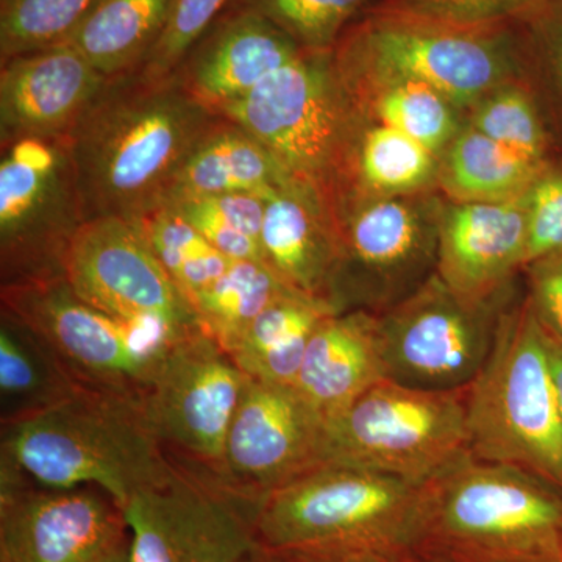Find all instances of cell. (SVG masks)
<instances>
[{
  "label": "cell",
  "instance_id": "obj_29",
  "mask_svg": "<svg viewBox=\"0 0 562 562\" xmlns=\"http://www.w3.org/2000/svg\"><path fill=\"white\" fill-rule=\"evenodd\" d=\"M292 291L265 261L233 260L192 308L202 331L232 353L257 317Z\"/></svg>",
  "mask_w": 562,
  "mask_h": 562
},
{
  "label": "cell",
  "instance_id": "obj_5",
  "mask_svg": "<svg viewBox=\"0 0 562 562\" xmlns=\"http://www.w3.org/2000/svg\"><path fill=\"white\" fill-rule=\"evenodd\" d=\"M428 483L341 464H322L269 492L255 535L272 553L360 549L409 557L424 550Z\"/></svg>",
  "mask_w": 562,
  "mask_h": 562
},
{
  "label": "cell",
  "instance_id": "obj_9",
  "mask_svg": "<svg viewBox=\"0 0 562 562\" xmlns=\"http://www.w3.org/2000/svg\"><path fill=\"white\" fill-rule=\"evenodd\" d=\"M2 310L27 324L85 390L138 398L173 341L169 333L94 308L65 277L0 288Z\"/></svg>",
  "mask_w": 562,
  "mask_h": 562
},
{
  "label": "cell",
  "instance_id": "obj_38",
  "mask_svg": "<svg viewBox=\"0 0 562 562\" xmlns=\"http://www.w3.org/2000/svg\"><path fill=\"white\" fill-rule=\"evenodd\" d=\"M527 217L525 268L562 254V160L547 161L532 181L527 191Z\"/></svg>",
  "mask_w": 562,
  "mask_h": 562
},
{
  "label": "cell",
  "instance_id": "obj_37",
  "mask_svg": "<svg viewBox=\"0 0 562 562\" xmlns=\"http://www.w3.org/2000/svg\"><path fill=\"white\" fill-rule=\"evenodd\" d=\"M547 0H380L373 10L461 25L522 20Z\"/></svg>",
  "mask_w": 562,
  "mask_h": 562
},
{
  "label": "cell",
  "instance_id": "obj_1",
  "mask_svg": "<svg viewBox=\"0 0 562 562\" xmlns=\"http://www.w3.org/2000/svg\"><path fill=\"white\" fill-rule=\"evenodd\" d=\"M220 121L177 72L109 79L68 133L85 221L136 224L168 205L184 162Z\"/></svg>",
  "mask_w": 562,
  "mask_h": 562
},
{
  "label": "cell",
  "instance_id": "obj_6",
  "mask_svg": "<svg viewBox=\"0 0 562 562\" xmlns=\"http://www.w3.org/2000/svg\"><path fill=\"white\" fill-rule=\"evenodd\" d=\"M422 552L457 562L562 561V491L465 452L428 482Z\"/></svg>",
  "mask_w": 562,
  "mask_h": 562
},
{
  "label": "cell",
  "instance_id": "obj_33",
  "mask_svg": "<svg viewBox=\"0 0 562 562\" xmlns=\"http://www.w3.org/2000/svg\"><path fill=\"white\" fill-rule=\"evenodd\" d=\"M168 205L231 260L265 261L261 246L265 199L254 194L194 195Z\"/></svg>",
  "mask_w": 562,
  "mask_h": 562
},
{
  "label": "cell",
  "instance_id": "obj_18",
  "mask_svg": "<svg viewBox=\"0 0 562 562\" xmlns=\"http://www.w3.org/2000/svg\"><path fill=\"white\" fill-rule=\"evenodd\" d=\"M106 79L69 43L2 63L0 139L68 135L98 99Z\"/></svg>",
  "mask_w": 562,
  "mask_h": 562
},
{
  "label": "cell",
  "instance_id": "obj_11",
  "mask_svg": "<svg viewBox=\"0 0 562 562\" xmlns=\"http://www.w3.org/2000/svg\"><path fill=\"white\" fill-rule=\"evenodd\" d=\"M85 222L69 135L25 136L2 146V286L65 277L74 236Z\"/></svg>",
  "mask_w": 562,
  "mask_h": 562
},
{
  "label": "cell",
  "instance_id": "obj_34",
  "mask_svg": "<svg viewBox=\"0 0 562 562\" xmlns=\"http://www.w3.org/2000/svg\"><path fill=\"white\" fill-rule=\"evenodd\" d=\"M98 0H0L3 61L65 43Z\"/></svg>",
  "mask_w": 562,
  "mask_h": 562
},
{
  "label": "cell",
  "instance_id": "obj_13",
  "mask_svg": "<svg viewBox=\"0 0 562 562\" xmlns=\"http://www.w3.org/2000/svg\"><path fill=\"white\" fill-rule=\"evenodd\" d=\"M247 382L231 353L198 331L168 347L140 408L172 461L221 483L228 428Z\"/></svg>",
  "mask_w": 562,
  "mask_h": 562
},
{
  "label": "cell",
  "instance_id": "obj_35",
  "mask_svg": "<svg viewBox=\"0 0 562 562\" xmlns=\"http://www.w3.org/2000/svg\"><path fill=\"white\" fill-rule=\"evenodd\" d=\"M290 35L302 49L333 50L349 22L371 0H241Z\"/></svg>",
  "mask_w": 562,
  "mask_h": 562
},
{
  "label": "cell",
  "instance_id": "obj_7",
  "mask_svg": "<svg viewBox=\"0 0 562 562\" xmlns=\"http://www.w3.org/2000/svg\"><path fill=\"white\" fill-rule=\"evenodd\" d=\"M468 450L562 491V422L549 338L527 299L503 313L486 362L465 390Z\"/></svg>",
  "mask_w": 562,
  "mask_h": 562
},
{
  "label": "cell",
  "instance_id": "obj_20",
  "mask_svg": "<svg viewBox=\"0 0 562 562\" xmlns=\"http://www.w3.org/2000/svg\"><path fill=\"white\" fill-rule=\"evenodd\" d=\"M305 52L273 22L241 10L214 32L188 65L181 83L217 114Z\"/></svg>",
  "mask_w": 562,
  "mask_h": 562
},
{
  "label": "cell",
  "instance_id": "obj_42",
  "mask_svg": "<svg viewBox=\"0 0 562 562\" xmlns=\"http://www.w3.org/2000/svg\"><path fill=\"white\" fill-rule=\"evenodd\" d=\"M547 338H549L550 361H552L554 384H557L558 403H560L562 422V344L554 341L549 335H547Z\"/></svg>",
  "mask_w": 562,
  "mask_h": 562
},
{
  "label": "cell",
  "instance_id": "obj_4",
  "mask_svg": "<svg viewBox=\"0 0 562 562\" xmlns=\"http://www.w3.org/2000/svg\"><path fill=\"white\" fill-rule=\"evenodd\" d=\"M217 114L261 144L338 228L369 121L339 76L333 50L303 52Z\"/></svg>",
  "mask_w": 562,
  "mask_h": 562
},
{
  "label": "cell",
  "instance_id": "obj_41",
  "mask_svg": "<svg viewBox=\"0 0 562 562\" xmlns=\"http://www.w3.org/2000/svg\"><path fill=\"white\" fill-rule=\"evenodd\" d=\"M280 562H405L408 557L360 549H313L276 553Z\"/></svg>",
  "mask_w": 562,
  "mask_h": 562
},
{
  "label": "cell",
  "instance_id": "obj_22",
  "mask_svg": "<svg viewBox=\"0 0 562 562\" xmlns=\"http://www.w3.org/2000/svg\"><path fill=\"white\" fill-rule=\"evenodd\" d=\"M261 246L266 265L288 286L330 303L339 235L335 222L313 195L301 190L284 191L266 201Z\"/></svg>",
  "mask_w": 562,
  "mask_h": 562
},
{
  "label": "cell",
  "instance_id": "obj_21",
  "mask_svg": "<svg viewBox=\"0 0 562 562\" xmlns=\"http://www.w3.org/2000/svg\"><path fill=\"white\" fill-rule=\"evenodd\" d=\"M383 380L379 316L357 310L331 314L314 330L294 387L328 420Z\"/></svg>",
  "mask_w": 562,
  "mask_h": 562
},
{
  "label": "cell",
  "instance_id": "obj_27",
  "mask_svg": "<svg viewBox=\"0 0 562 562\" xmlns=\"http://www.w3.org/2000/svg\"><path fill=\"white\" fill-rule=\"evenodd\" d=\"M536 165L465 124L439 158L438 192L454 203H502L522 198Z\"/></svg>",
  "mask_w": 562,
  "mask_h": 562
},
{
  "label": "cell",
  "instance_id": "obj_45",
  "mask_svg": "<svg viewBox=\"0 0 562 562\" xmlns=\"http://www.w3.org/2000/svg\"><path fill=\"white\" fill-rule=\"evenodd\" d=\"M405 562H457L450 560V558L443 557V554L432 552H419L409 554Z\"/></svg>",
  "mask_w": 562,
  "mask_h": 562
},
{
  "label": "cell",
  "instance_id": "obj_26",
  "mask_svg": "<svg viewBox=\"0 0 562 562\" xmlns=\"http://www.w3.org/2000/svg\"><path fill=\"white\" fill-rule=\"evenodd\" d=\"M172 0H98L65 43L106 79L138 69L160 40Z\"/></svg>",
  "mask_w": 562,
  "mask_h": 562
},
{
  "label": "cell",
  "instance_id": "obj_36",
  "mask_svg": "<svg viewBox=\"0 0 562 562\" xmlns=\"http://www.w3.org/2000/svg\"><path fill=\"white\" fill-rule=\"evenodd\" d=\"M227 0H172L160 40L138 69L147 76H172Z\"/></svg>",
  "mask_w": 562,
  "mask_h": 562
},
{
  "label": "cell",
  "instance_id": "obj_14",
  "mask_svg": "<svg viewBox=\"0 0 562 562\" xmlns=\"http://www.w3.org/2000/svg\"><path fill=\"white\" fill-rule=\"evenodd\" d=\"M172 462L176 471L165 486L122 506L132 562H233L260 546L255 535L260 503Z\"/></svg>",
  "mask_w": 562,
  "mask_h": 562
},
{
  "label": "cell",
  "instance_id": "obj_2",
  "mask_svg": "<svg viewBox=\"0 0 562 562\" xmlns=\"http://www.w3.org/2000/svg\"><path fill=\"white\" fill-rule=\"evenodd\" d=\"M0 425V476L101 487L121 508L176 471L138 398L81 387L46 412Z\"/></svg>",
  "mask_w": 562,
  "mask_h": 562
},
{
  "label": "cell",
  "instance_id": "obj_17",
  "mask_svg": "<svg viewBox=\"0 0 562 562\" xmlns=\"http://www.w3.org/2000/svg\"><path fill=\"white\" fill-rule=\"evenodd\" d=\"M325 420L294 386L250 379L225 442L221 483L261 503L322 464Z\"/></svg>",
  "mask_w": 562,
  "mask_h": 562
},
{
  "label": "cell",
  "instance_id": "obj_12",
  "mask_svg": "<svg viewBox=\"0 0 562 562\" xmlns=\"http://www.w3.org/2000/svg\"><path fill=\"white\" fill-rule=\"evenodd\" d=\"M509 290L472 301L438 273L379 316L386 379L427 391L465 390L482 371L497 338Z\"/></svg>",
  "mask_w": 562,
  "mask_h": 562
},
{
  "label": "cell",
  "instance_id": "obj_28",
  "mask_svg": "<svg viewBox=\"0 0 562 562\" xmlns=\"http://www.w3.org/2000/svg\"><path fill=\"white\" fill-rule=\"evenodd\" d=\"M438 173L439 157L427 147L395 128L368 122L355 154L347 209L369 199L438 191Z\"/></svg>",
  "mask_w": 562,
  "mask_h": 562
},
{
  "label": "cell",
  "instance_id": "obj_25",
  "mask_svg": "<svg viewBox=\"0 0 562 562\" xmlns=\"http://www.w3.org/2000/svg\"><path fill=\"white\" fill-rule=\"evenodd\" d=\"M81 390L35 331L2 310L0 424L46 412Z\"/></svg>",
  "mask_w": 562,
  "mask_h": 562
},
{
  "label": "cell",
  "instance_id": "obj_43",
  "mask_svg": "<svg viewBox=\"0 0 562 562\" xmlns=\"http://www.w3.org/2000/svg\"><path fill=\"white\" fill-rule=\"evenodd\" d=\"M233 562H280V558L276 553L258 546L257 549L251 550V552L244 554L243 558Z\"/></svg>",
  "mask_w": 562,
  "mask_h": 562
},
{
  "label": "cell",
  "instance_id": "obj_31",
  "mask_svg": "<svg viewBox=\"0 0 562 562\" xmlns=\"http://www.w3.org/2000/svg\"><path fill=\"white\" fill-rule=\"evenodd\" d=\"M136 225L191 305L232 265L172 206L147 214Z\"/></svg>",
  "mask_w": 562,
  "mask_h": 562
},
{
  "label": "cell",
  "instance_id": "obj_32",
  "mask_svg": "<svg viewBox=\"0 0 562 562\" xmlns=\"http://www.w3.org/2000/svg\"><path fill=\"white\" fill-rule=\"evenodd\" d=\"M531 83L513 81L492 91L465 113V124L525 160L546 165L550 136Z\"/></svg>",
  "mask_w": 562,
  "mask_h": 562
},
{
  "label": "cell",
  "instance_id": "obj_10",
  "mask_svg": "<svg viewBox=\"0 0 562 562\" xmlns=\"http://www.w3.org/2000/svg\"><path fill=\"white\" fill-rule=\"evenodd\" d=\"M443 203L438 191L351 203L338 222L333 308L382 314L419 290L438 266Z\"/></svg>",
  "mask_w": 562,
  "mask_h": 562
},
{
  "label": "cell",
  "instance_id": "obj_15",
  "mask_svg": "<svg viewBox=\"0 0 562 562\" xmlns=\"http://www.w3.org/2000/svg\"><path fill=\"white\" fill-rule=\"evenodd\" d=\"M65 280L81 301L117 319L173 338L202 331L191 303L133 222L85 221L66 255Z\"/></svg>",
  "mask_w": 562,
  "mask_h": 562
},
{
  "label": "cell",
  "instance_id": "obj_3",
  "mask_svg": "<svg viewBox=\"0 0 562 562\" xmlns=\"http://www.w3.org/2000/svg\"><path fill=\"white\" fill-rule=\"evenodd\" d=\"M333 54L350 92L416 81L464 114L492 91L531 80L532 72L520 21L461 25L372 9L344 32Z\"/></svg>",
  "mask_w": 562,
  "mask_h": 562
},
{
  "label": "cell",
  "instance_id": "obj_24",
  "mask_svg": "<svg viewBox=\"0 0 562 562\" xmlns=\"http://www.w3.org/2000/svg\"><path fill=\"white\" fill-rule=\"evenodd\" d=\"M336 313L330 303L292 291L257 317L231 357L250 379L294 386L310 338Z\"/></svg>",
  "mask_w": 562,
  "mask_h": 562
},
{
  "label": "cell",
  "instance_id": "obj_30",
  "mask_svg": "<svg viewBox=\"0 0 562 562\" xmlns=\"http://www.w3.org/2000/svg\"><path fill=\"white\" fill-rule=\"evenodd\" d=\"M350 94L366 120L395 128L439 158L465 125L464 111L416 81H391Z\"/></svg>",
  "mask_w": 562,
  "mask_h": 562
},
{
  "label": "cell",
  "instance_id": "obj_39",
  "mask_svg": "<svg viewBox=\"0 0 562 562\" xmlns=\"http://www.w3.org/2000/svg\"><path fill=\"white\" fill-rule=\"evenodd\" d=\"M519 21L532 70L546 72L562 99V0H547Z\"/></svg>",
  "mask_w": 562,
  "mask_h": 562
},
{
  "label": "cell",
  "instance_id": "obj_8",
  "mask_svg": "<svg viewBox=\"0 0 562 562\" xmlns=\"http://www.w3.org/2000/svg\"><path fill=\"white\" fill-rule=\"evenodd\" d=\"M465 390H417L383 380L325 420L322 464L431 482L469 452Z\"/></svg>",
  "mask_w": 562,
  "mask_h": 562
},
{
  "label": "cell",
  "instance_id": "obj_16",
  "mask_svg": "<svg viewBox=\"0 0 562 562\" xmlns=\"http://www.w3.org/2000/svg\"><path fill=\"white\" fill-rule=\"evenodd\" d=\"M128 539L120 503L101 487L0 479V562H99Z\"/></svg>",
  "mask_w": 562,
  "mask_h": 562
},
{
  "label": "cell",
  "instance_id": "obj_19",
  "mask_svg": "<svg viewBox=\"0 0 562 562\" xmlns=\"http://www.w3.org/2000/svg\"><path fill=\"white\" fill-rule=\"evenodd\" d=\"M527 243V192L502 203L446 201L436 273L472 301L494 297L525 268Z\"/></svg>",
  "mask_w": 562,
  "mask_h": 562
},
{
  "label": "cell",
  "instance_id": "obj_44",
  "mask_svg": "<svg viewBox=\"0 0 562 562\" xmlns=\"http://www.w3.org/2000/svg\"><path fill=\"white\" fill-rule=\"evenodd\" d=\"M99 562H132L131 560V539L127 542L122 543L116 550H113L110 554H106L103 560Z\"/></svg>",
  "mask_w": 562,
  "mask_h": 562
},
{
  "label": "cell",
  "instance_id": "obj_40",
  "mask_svg": "<svg viewBox=\"0 0 562 562\" xmlns=\"http://www.w3.org/2000/svg\"><path fill=\"white\" fill-rule=\"evenodd\" d=\"M528 295L536 319L543 331L562 344V254L541 258L524 269Z\"/></svg>",
  "mask_w": 562,
  "mask_h": 562
},
{
  "label": "cell",
  "instance_id": "obj_23",
  "mask_svg": "<svg viewBox=\"0 0 562 562\" xmlns=\"http://www.w3.org/2000/svg\"><path fill=\"white\" fill-rule=\"evenodd\" d=\"M294 190L299 188L261 144L221 117L184 162L169 203L213 194H254L269 201Z\"/></svg>",
  "mask_w": 562,
  "mask_h": 562
},
{
  "label": "cell",
  "instance_id": "obj_46",
  "mask_svg": "<svg viewBox=\"0 0 562 562\" xmlns=\"http://www.w3.org/2000/svg\"><path fill=\"white\" fill-rule=\"evenodd\" d=\"M527 562H562V561H527Z\"/></svg>",
  "mask_w": 562,
  "mask_h": 562
}]
</instances>
